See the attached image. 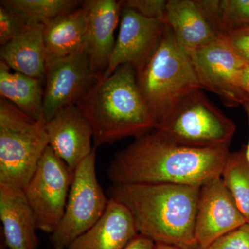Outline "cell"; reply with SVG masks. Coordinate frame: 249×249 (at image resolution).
<instances>
[{
	"label": "cell",
	"mask_w": 249,
	"mask_h": 249,
	"mask_svg": "<svg viewBox=\"0 0 249 249\" xmlns=\"http://www.w3.org/2000/svg\"><path fill=\"white\" fill-rule=\"evenodd\" d=\"M229 147L178 145L157 129L116 152L107 170L113 185L176 184L201 187L221 177Z\"/></svg>",
	"instance_id": "1"
},
{
	"label": "cell",
	"mask_w": 249,
	"mask_h": 249,
	"mask_svg": "<svg viewBox=\"0 0 249 249\" xmlns=\"http://www.w3.org/2000/svg\"><path fill=\"white\" fill-rule=\"evenodd\" d=\"M200 187L176 184L113 185L109 198L129 210L139 234L156 245L197 249L195 224Z\"/></svg>",
	"instance_id": "2"
},
{
	"label": "cell",
	"mask_w": 249,
	"mask_h": 249,
	"mask_svg": "<svg viewBox=\"0 0 249 249\" xmlns=\"http://www.w3.org/2000/svg\"><path fill=\"white\" fill-rule=\"evenodd\" d=\"M93 130V147L155 129V122L139 89L135 70L121 66L111 76L98 80L76 105Z\"/></svg>",
	"instance_id": "3"
},
{
	"label": "cell",
	"mask_w": 249,
	"mask_h": 249,
	"mask_svg": "<svg viewBox=\"0 0 249 249\" xmlns=\"http://www.w3.org/2000/svg\"><path fill=\"white\" fill-rule=\"evenodd\" d=\"M134 70L155 128L184 96L201 89L189 55L167 25L150 56Z\"/></svg>",
	"instance_id": "4"
},
{
	"label": "cell",
	"mask_w": 249,
	"mask_h": 249,
	"mask_svg": "<svg viewBox=\"0 0 249 249\" xmlns=\"http://www.w3.org/2000/svg\"><path fill=\"white\" fill-rule=\"evenodd\" d=\"M49 145L43 121L0 98V184L24 191Z\"/></svg>",
	"instance_id": "5"
},
{
	"label": "cell",
	"mask_w": 249,
	"mask_h": 249,
	"mask_svg": "<svg viewBox=\"0 0 249 249\" xmlns=\"http://www.w3.org/2000/svg\"><path fill=\"white\" fill-rule=\"evenodd\" d=\"M201 89L184 96L155 129L183 146L229 147L236 132L235 123L218 109Z\"/></svg>",
	"instance_id": "6"
},
{
	"label": "cell",
	"mask_w": 249,
	"mask_h": 249,
	"mask_svg": "<svg viewBox=\"0 0 249 249\" xmlns=\"http://www.w3.org/2000/svg\"><path fill=\"white\" fill-rule=\"evenodd\" d=\"M96 148L77 167L65 213L49 240L53 249H65L101 219L109 198L98 182Z\"/></svg>",
	"instance_id": "7"
},
{
	"label": "cell",
	"mask_w": 249,
	"mask_h": 249,
	"mask_svg": "<svg viewBox=\"0 0 249 249\" xmlns=\"http://www.w3.org/2000/svg\"><path fill=\"white\" fill-rule=\"evenodd\" d=\"M73 177L49 145L24 191L37 230L52 235L58 227L65 213Z\"/></svg>",
	"instance_id": "8"
},
{
	"label": "cell",
	"mask_w": 249,
	"mask_h": 249,
	"mask_svg": "<svg viewBox=\"0 0 249 249\" xmlns=\"http://www.w3.org/2000/svg\"><path fill=\"white\" fill-rule=\"evenodd\" d=\"M201 89L217 94L229 107L248 99L240 88V76L247 64L233 52L223 36L188 54Z\"/></svg>",
	"instance_id": "9"
},
{
	"label": "cell",
	"mask_w": 249,
	"mask_h": 249,
	"mask_svg": "<svg viewBox=\"0 0 249 249\" xmlns=\"http://www.w3.org/2000/svg\"><path fill=\"white\" fill-rule=\"evenodd\" d=\"M90 67L86 47L46 66L43 121L63 108L77 105L97 81Z\"/></svg>",
	"instance_id": "10"
},
{
	"label": "cell",
	"mask_w": 249,
	"mask_h": 249,
	"mask_svg": "<svg viewBox=\"0 0 249 249\" xmlns=\"http://www.w3.org/2000/svg\"><path fill=\"white\" fill-rule=\"evenodd\" d=\"M246 223L222 177L200 187L195 224L197 249H209L218 239Z\"/></svg>",
	"instance_id": "11"
},
{
	"label": "cell",
	"mask_w": 249,
	"mask_h": 249,
	"mask_svg": "<svg viewBox=\"0 0 249 249\" xmlns=\"http://www.w3.org/2000/svg\"><path fill=\"white\" fill-rule=\"evenodd\" d=\"M120 30L103 78L118 68L129 65L138 68L150 56L158 44L166 24L159 19L144 17L129 8L121 10Z\"/></svg>",
	"instance_id": "12"
},
{
	"label": "cell",
	"mask_w": 249,
	"mask_h": 249,
	"mask_svg": "<svg viewBox=\"0 0 249 249\" xmlns=\"http://www.w3.org/2000/svg\"><path fill=\"white\" fill-rule=\"evenodd\" d=\"M49 146L72 174L92 152L93 130L76 105L60 109L45 124Z\"/></svg>",
	"instance_id": "13"
},
{
	"label": "cell",
	"mask_w": 249,
	"mask_h": 249,
	"mask_svg": "<svg viewBox=\"0 0 249 249\" xmlns=\"http://www.w3.org/2000/svg\"><path fill=\"white\" fill-rule=\"evenodd\" d=\"M88 13L86 51L96 79L103 78L110 60L116 41L114 32L122 10L121 1H84Z\"/></svg>",
	"instance_id": "14"
},
{
	"label": "cell",
	"mask_w": 249,
	"mask_h": 249,
	"mask_svg": "<svg viewBox=\"0 0 249 249\" xmlns=\"http://www.w3.org/2000/svg\"><path fill=\"white\" fill-rule=\"evenodd\" d=\"M1 239L8 249H39L37 228L22 190L0 184Z\"/></svg>",
	"instance_id": "15"
},
{
	"label": "cell",
	"mask_w": 249,
	"mask_h": 249,
	"mask_svg": "<svg viewBox=\"0 0 249 249\" xmlns=\"http://www.w3.org/2000/svg\"><path fill=\"white\" fill-rule=\"evenodd\" d=\"M138 234L129 210L109 198L101 219L65 249H124Z\"/></svg>",
	"instance_id": "16"
},
{
	"label": "cell",
	"mask_w": 249,
	"mask_h": 249,
	"mask_svg": "<svg viewBox=\"0 0 249 249\" xmlns=\"http://www.w3.org/2000/svg\"><path fill=\"white\" fill-rule=\"evenodd\" d=\"M165 24L178 46L188 54L220 36L196 0L167 1Z\"/></svg>",
	"instance_id": "17"
},
{
	"label": "cell",
	"mask_w": 249,
	"mask_h": 249,
	"mask_svg": "<svg viewBox=\"0 0 249 249\" xmlns=\"http://www.w3.org/2000/svg\"><path fill=\"white\" fill-rule=\"evenodd\" d=\"M42 24H28L24 31L0 49V61L15 71L40 80L46 78V58Z\"/></svg>",
	"instance_id": "18"
},
{
	"label": "cell",
	"mask_w": 249,
	"mask_h": 249,
	"mask_svg": "<svg viewBox=\"0 0 249 249\" xmlns=\"http://www.w3.org/2000/svg\"><path fill=\"white\" fill-rule=\"evenodd\" d=\"M88 13L84 1L79 7L45 24L46 66L86 47Z\"/></svg>",
	"instance_id": "19"
},
{
	"label": "cell",
	"mask_w": 249,
	"mask_h": 249,
	"mask_svg": "<svg viewBox=\"0 0 249 249\" xmlns=\"http://www.w3.org/2000/svg\"><path fill=\"white\" fill-rule=\"evenodd\" d=\"M11 70L4 62L0 61L1 98L7 100L35 120L43 121V83Z\"/></svg>",
	"instance_id": "20"
},
{
	"label": "cell",
	"mask_w": 249,
	"mask_h": 249,
	"mask_svg": "<svg viewBox=\"0 0 249 249\" xmlns=\"http://www.w3.org/2000/svg\"><path fill=\"white\" fill-rule=\"evenodd\" d=\"M219 36L249 26V0H196Z\"/></svg>",
	"instance_id": "21"
},
{
	"label": "cell",
	"mask_w": 249,
	"mask_h": 249,
	"mask_svg": "<svg viewBox=\"0 0 249 249\" xmlns=\"http://www.w3.org/2000/svg\"><path fill=\"white\" fill-rule=\"evenodd\" d=\"M83 2L77 0H1L0 4L19 15L28 24L45 25L79 7Z\"/></svg>",
	"instance_id": "22"
},
{
	"label": "cell",
	"mask_w": 249,
	"mask_h": 249,
	"mask_svg": "<svg viewBox=\"0 0 249 249\" xmlns=\"http://www.w3.org/2000/svg\"><path fill=\"white\" fill-rule=\"evenodd\" d=\"M221 177L249 224V164L246 145L238 151L229 153Z\"/></svg>",
	"instance_id": "23"
},
{
	"label": "cell",
	"mask_w": 249,
	"mask_h": 249,
	"mask_svg": "<svg viewBox=\"0 0 249 249\" xmlns=\"http://www.w3.org/2000/svg\"><path fill=\"white\" fill-rule=\"evenodd\" d=\"M28 25L25 19L12 10L0 4V45L4 46L17 37Z\"/></svg>",
	"instance_id": "24"
},
{
	"label": "cell",
	"mask_w": 249,
	"mask_h": 249,
	"mask_svg": "<svg viewBox=\"0 0 249 249\" xmlns=\"http://www.w3.org/2000/svg\"><path fill=\"white\" fill-rule=\"evenodd\" d=\"M123 7L129 8L144 17L165 23L167 1L165 0H127L121 1Z\"/></svg>",
	"instance_id": "25"
},
{
	"label": "cell",
	"mask_w": 249,
	"mask_h": 249,
	"mask_svg": "<svg viewBox=\"0 0 249 249\" xmlns=\"http://www.w3.org/2000/svg\"><path fill=\"white\" fill-rule=\"evenodd\" d=\"M209 249H249V223L222 236Z\"/></svg>",
	"instance_id": "26"
},
{
	"label": "cell",
	"mask_w": 249,
	"mask_h": 249,
	"mask_svg": "<svg viewBox=\"0 0 249 249\" xmlns=\"http://www.w3.org/2000/svg\"><path fill=\"white\" fill-rule=\"evenodd\" d=\"M223 37L233 52L249 65V26L228 33Z\"/></svg>",
	"instance_id": "27"
},
{
	"label": "cell",
	"mask_w": 249,
	"mask_h": 249,
	"mask_svg": "<svg viewBox=\"0 0 249 249\" xmlns=\"http://www.w3.org/2000/svg\"><path fill=\"white\" fill-rule=\"evenodd\" d=\"M156 244L150 239L138 234L124 249H155Z\"/></svg>",
	"instance_id": "28"
},
{
	"label": "cell",
	"mask_w": 249,
	"mask_h": 249,
	"mask_svg": "<svg viewBox=\"0 0 249 249\" xmlns=\"http://www.w3.org/2000/svg\"><path fill=\"white\" fill-rule=\"evenodd\" d=\"M240 88L242 91L249 98V65H246L241 73Z\"/></svg>",
	"instance_id": "29"
},
{
	"label": "cell",
	"mask_w": 249,
	"mask_h": 249,
	"mask_svg": "<svg viewBox=\"0 0 249 249\" xmlns=\"http://www.w3.org/2000/svg\"><path fill=\"white\" fill-rule=\"evenodd\" d=\"M244 107H245L246 113H247V118H248L249 127V98L244 103ZM246 156H247V160H248L249 164V139L247 145H246Z\"/></svg>",
	"instance_id": "30"
},
{
	"label": "cell",
	"mask_w": 249,
	"mask_h": 249,
	"mask_svg": "<svg viewBox=\"0 0 249 249\" xmlns=\"http://www.w3.org/2000/svg\"><path fill=\"white\" fill-rule=\"evenodd\" d=\"M155 249H181L173 246L166 245H156Z\"/></svg>",
	"instance_id": "31"
},
{
	"label": "cell",
	"mask_w": 249,
	"mask_h": 249,
	"mask_svg": "<svg viewBox=\"0 0 249 249\" xmlns=\"http://www.w3.org/2000/svg\"><path fill=\"white\" fill-rule=\"evenodd\" d=\"M0 249H6V246H5L4 242L1 239V242H0Z\"/></svg>",
	"instance_id": "32"
}]
</instances>
